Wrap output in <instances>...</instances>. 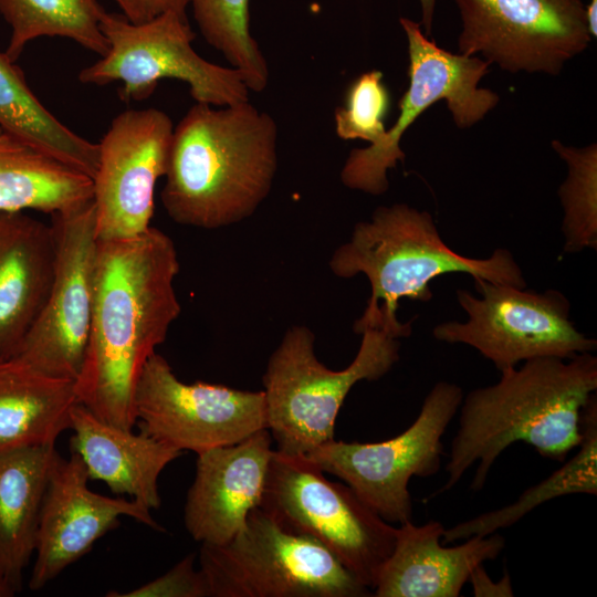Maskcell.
I'll return each mask as SVG.
<instances>
[{
  "mask_svg": "<svg viewBox=\"0 0 597 597\" xmlns=\"http://www.w3.org/2000/svg\"><path fill=\"white\" fill-rule=\"evenodd\" d=\"M178 273L175 243L157 228L97 240L90 333L74 386L78 404L108 423H137V381L181 311Z\"/></svg>",
  "mask_w": 597,
  "mask_h": 597,
  "instance_id": "1",
  "label": "cell"
},
{
  "mask_svg": "<svg viewBox=\"0 0 597 597\" xmlns=\"http://www.w3.org/2000/svg\"><path fill=\"white\" fill-rule=\"evenodd\" d=\"M500 373L495 384L463 396L447 480L428 500L450 491L474 464L470 488L480 491L500 454L515 442L558 461L579 444L580 415L597 390L593 353L533 358Z\"/></svg>",
  "mask_w": 597,
  "mask_h": 597,
  "instance_id": "2",
  "label": "cell"
},
{
  "mask_svg": "<svg viewBox=\"0 0 597 597\" xmlns=\"http://www.w3.org/2000/svg\"><path fill=\"white\" fill-rule=\"evenodd\" d=\"M277 126L249 101L195 103L174 127L160 193L175 222L213 230L251 217L271 192Z\"/></svg>",
  "mask_w": 597,
  "mask_h": 597,
  "instance_id": "3",
  "label": "cell"
},
{
  "mask_svg": "<svg viewBox=\"0 0 597 597\" xmlns=\"http://www.w3.org/2000/svg\"><path fill=\"white\" fill-rule=\"evenodd\" d=\"M338 277H367L370 296L354 332L379 328L395 338L411 334L410 323L399 322L401 298L428 302L429 283L448 273H465L473 280L526 287L522 269L513 254L498 248L483 259L463 256L449 248L428 211L407 203L378 207L369 220L355 224L348 241L329 259Z\"/></svg>",
  "mask_w": 597,
  "mask_h": 597,
  "instance_id": "4",
  "label": "cell"
},
{
  "mask_svg": "<svg viewBox=\"0 0 597 597\" xmlns=\"http://www.w3.org/2000/svg\"><path fill=\"white\" fill-rule=\"evenodd\" d=\"M360 335L352 363L332 370L317 359L315 335L307 326L285 332L262 377L268 430L277 451L306 455L333 440L338 411L352 388L380 379L398 363V338L379 328Z\"/></svg>",
  "mask_w": 597,
  "mask_h": 597,
  "instance_id": "5",
  "label": "cell"
},
{
  "mask_svg": "<svg viewBox=\"0 0 597 597\" xmlns=\"http://www.w3.org/2000/svg\"><path fill=\"white\" fill-rule=\"evenodd\" d=\"M208 597L373 596L313 538L290 531L260 506L223 544H201Z\"/></svg>",
  "mask_w": 597,
  "mask_h": 597,
  "instance_id": "6",
  "label": "cell"
},
{
  "mask_svg": "<svg viewBox=\"0 0 597 597\" xmlns=\"http://www.w3.org/2000/svg\"><path fill=\"white\" fill-rule=\"evenodd\" d=\"M260 507L290 531L324 546L373 593L394 548L396 527L347 484L328 480L303 454L275 449Z\"/></svg>",
  "mask_w": 597,
  "mask_h": 597,
  "instance_id": "7",
  "label": "cell"
},
{
  "mask_svg": "<svg viewBox=\"0 0 597 597\" xmlns=\"http://www.w3.org/2000/svg\"><path fill=\"white\" fill-rule=\"evenodd\" d=\"M101 31L108 52L81 70L83 84L121 82V98L139 102L154 93L160 80L176 78L188 84L196 103L227 106L249 101L250 91L238 70L213 64L195 51L187 15L169 11L136 24L105 11Z\"/></svg>",
  "mask_w": 597,
  "mask_h": 597,
  "instance_id": "8",
  "label": "cell"
},
{
  "mask_svg": "<svg viewBox=\"0 0 597 597\" xmlns=\"http://www.w3.org/2000/svg\"><path fill=\"white\" fill-rule=\"evenodd\" d=\"M399 23L408 42L409 85L399 101L398 117L379 142L353 149L341 170L345 187L373 196L389 189L388 170L406 159L401 137L431 105L444 100L457 127L465 129L500 101L494 91L479 86L489 73L488 61L441 49L409 18L401 17Z\"/></svg>",
  "mask_w": 597,
  "mask_h": 597,
  "instance_id": "9",
  "label": "cell"
},
{
  "mask_svg": "<svg viewBox=\"0 0 597 597\" xmlns=\"http://www.w3.org/2000/svg\"><path fill=\"white\" fill-rule=\"evenodd\" d=\"M474 287L480 296L457 290L468 318L436 325L437 341L468 345L499 371L533 358L567 359L597 348V341L570 321V303L558 290L536 292L481 279Z\"/></svg>",
  "mask_w": 597,
  "mask_h": 597,
  "instance_id": "10",
  "label": "cell"
},
{
  "mask_svg": "<svg viewBox=\"0 0 597 597\" xmlns=\"http://www.w3.org/2000/svg\"><path fill=\"white\" fill-rule=\"evenodd\" d=\"M463 399L462 388L438 381L423 399L415 421L398 436L380 442L322 443L305 457L344 481L388 523L411 521L409 481L428 478L441 467L442 438Z\"/></svg>",
  "mask_w": 597,
  "mask_h": 597,
  "instance_id": "11",
  "label": "cell"
},
{
  "mask_svg": "<svg viewBox=\"0 0 597 597\" xmlns=\"http://www.w3.org/2000/svg\"><path fill=\"white\" fill-rule=\"evenodd\" d=\"M458 53L510 73L558 75L593 40L584 0H453Z\"/></svg>",
  "mask_w": 597,
  "mask_h": 597,
  "instance_id": "12",
  "label": "cell"
},
{
  "mask_svg": "<svg viewBox=\"0 0 597 597\" xmlns=\"http://www.w3.org/2000/svg\"><path fill=\"white\" fill-rule=\"evenodd\" d=\"M134 406L140 430L182 452L198 454L268 429L263 390L186 384L157 353L142 370Z\"/></svg>",
  "mask_w": 597,
  "mask_h": 597,
  "instance_id": "13",
  "label": "cell"
},
{
  "mask_svg": "<svg viewBox=\"0 0 597 597\" xmlns=\"http://www.w3.org/2000/svg\"><path fill=\"white\" fill-rule=\"evenodd\" d=\"M54 275L48 300L15 356L60 378H77L87 344L97 249L93 200L51 216Z\"/></svg>",
  "mask_w": 597,
  "mask_h": 597,
  "instance_id": "14",
  "label": "cell"
},
{
  "mask_svg": "<svg viewBox=\"0 0 597 597\" xmlns=\"http://www.w3.org/2000/svg\"><path fill=\"white\" fill-rule=\"evenodd\" d=\"M172 133L170 117L157 108L127 109L113 118L98 144L93 178L97 240L130 238L150 228Z\"/></svg>",
  "mask_w": 597,
  "mask_h": 597,
  "instance_id": "15",
  "label": "cell"
},
{
  "mask_svg": "<svg viewBox=\"0 0 597 597\" xmlns=\"http://www.w3.org/2000/svg\"><path fill=\"white\" fill-rule=\"evenodd\" d=\"M81 457L55 459L44 491L35 537L29 588L39 590L91 551L94 543L128 516L155 531L163 527L150 510L124 496H106L90 490Z\"/></svg>",
  "mask_w": 597,
  "mask_h": 597,
  "instance_id": "16",
  "label": "cell"
},
{
  "mask_svg": "<svg viewBox=\"0 0 597 597\" xmlns=\"http://www.w3.org/2000/svg\"><path fill=\"white\" fill-rule=\"evenodd\" d=\"M272 440L262 429L238 443L197 454L184 510L185 526L195 541L223 544L242 531L262 500Z\"/></svg>",
  "mask_w": 597,
  "mask_h": 597,
  "instance_id": "17",
  "label": "cell"
},
{
  "mask_svg": "<svg viewBox=\"0 0 597 597\" xmlns=\"http://www.w3.org/2000/svg\"><path fill=\"white\" fill-rule=\"evenodd\" d=\"M444 526L439 521L396 527V541L383 564L373 596L458 597L479 565L495 559L504 549L500 534L471 536L455 546L441 544Z\"/></svg>",
  "mask_w": 597,
  "mask_h": 597,
  "instance_id": "18",
  "label": "cell"
},
{
  "mask_svg": "<svg viewBox=\"0 0 597 597\" xmlns=\"http://www.w3.org/2000/svg\"><path fill=\"white\" fill-rule=\"evenodd\" d=\"M55 237L23 211H0V359L18 354L51 289Z\"/></svg>",
  "mask_w": 597,
  "mask_h": 597,
  "instance_id": "19",
  "label": "cell"
},
{
  "mask_svg": "<svg viewBox=\"0 0 597 597\" xmlns=\"http://www.w3.org/2000/svg\"><path fill=\"white\" fill-rule=\"evenodd\" d=\"M70 429L71 451L81 457L90 480L103 481L112 493L150 511L160 506L159 475L182 451L143 430L108 423L81 404L72 408Z\"/></svg>",
  "mask_w": 597,
  "mask_h": 597,
  "instance_id": "20",
  "label": "cell"
},
{
  "mask_svg": "<svg viewBox=\"0 0 597 597\" xmlns=\"http://www.w3.org/2000/svg\"><path fill=\"white\" fill-rule=\"evenodd\" d=\"M76 404L74 380L18 356L0 359V451L55 444Z\"/></svg>",
  "mask_w": 597,
  "mask_h": 597,
  "instance_id": "21",
  "label": "cell"
},
{
  "mask_svg": "<svg viewBox=\"0 0 597 597\" xmlns=\"http://www.w3.org/2000/svg\"><path fill=\"white\" fill-rule=\"evenodd\" d=\"M55 444L0 451V575L21 590L35 549L40 509Z\"/></svg>",
  "mask_w": 597,
  "mask_h": 597,
  "instance_id": "22",
  "label": "cell"
},
{
  "mask_svg": "<svg viewBox=\"0 0 597 597\" xmlns=\"http://www.w3.org/2000/svg\"><path fill=\"white\" fill-rule=\"evenodd\" d=\"M93 200V179L46 153L0 132V211L51 216Z\"/></svg>",
  "mask_w": 597,
  "mask_h": 597,
  "instance_id": "23",
  "label": "cell"
},
{
  "mask_svg": "<svg viewBox=\"0 0 597 597\" xmlns=\"http://www.w3.org/2000/svg\"><path fill=\"white\" fill-rule=\"evenodd\" d=\"M0 129L94 178L98 144L62 124L33 94L23 72L0 52Z\"/></svg>",
  "mask_w": 597,
  "mask_h": 597,
  "instance_id": "24",
  "label": "cell"
},
{
  "mask_svg": "<svg viewBox=\"0 0 597 597\" xmlns=\"http://www.w3.org/2000/svg\"><path fill=\"white\" fill-rule=\"evenodd\" d=\"M580 441L577 452L563 467L519 499L501 509L480 514L444 528L442 543L486 536L509 527L544 502L568 494H597V399L594 394L580 415Z\"/></svg>",
  "mask_w": 597,
  "mask_h": 597,
  "instance_id": "25",
  "label": "cell"
},
{
  "mask_svg": "<svg viewBox=\"0 0 597 597\" xmlns=\"http://www.w3.org/2000/svg\"><path fill=\"white\" fill-rule=\"evenodd\" d=\"M104 12L97 0H0V13L11 28L4 53L15 62L30 41L62 36L102 57L108 52L101 31Z\"/></svg>",
  "mask_w": 597,
  "mask_h": 597,
  "instance_id": "26",
  "label": "cell"
},
{
  "mask_svg": "<svg viewBox=\"0 0 597 597\" xmlns=\"http://www.w3.org/2000/svg\"><path fill=\"white\" fill-rule=\"evenodd\" d=\"M189 4L206 42L242 74L249 91L261 93L269 67L250 32V0H189Z\"/></svg>",
  "mask_w": 597,
  "mask_h": 597,
  "instance_id": "27",
  "label": "cell"
},
{
  "mask_svg": "<svg viewBox=\"0 0 597 597\" xmlns=\"http://www.w3.org/2000/svg\"><path fill=\"white\" fill-rule=\"evenodd\" d=\"M552 148L567 166L558 188L563 207L564 252L597 249V145L575 147L552 140Z\"/></svg>",
  "mask_w": 597,
  "mask_h": 597,
  "instance_id": "28",
  "label": "cell"
},
{
  "mask_svg": "<svg viewBox=\"0 0 597 597\" xmlns=\"http://www.w3.org/2000/svg\"><path fill=\"white\" fill-rule=\"evenodd\" d=\"M390 95L383 73L374 70L360 74L348 87L344 105L334 113L335 132L341 139H362L370 145L386 133L385 118Z\"/></svg>",
  "mask_w": 597,
  "mask_h": 597,
  "instance_id": "29",
  "label": "cell"
},
{
  "mask_svg": "<svg viewBox=\"0 0 597 597\" xmlns=\"http://www.w3.org/2000/svg\"><path fill=\"white\" fill-rule=\"evenodd\" d=\"M190 554L164 575L128 591H108V597H208L206 580Z\"/></svg>",
  "mask_w": 597,
  "mask_h": 597,
  "instance_id": "30",
  "label": "cell"
},
{
  "mask_svg": "<svg viewBox=\"0 0 597 597\" xmlns=\"http://www.w3.org/2000/svg\"><path fill=\"white\" fill-rule=\"evenodd\" d=\"M123 15L133 23L148 22L166 12L186 14L189 0H115Z\"/></svg>",
  "mask_w": 597,
  "mask_h": 597,
  "instance_id": "31",
  "label": "cell"
},
{
  "mask_svg": "<svg viewBox=\"0 0 597 597\" xmlns=\"http://www.w3.org/2000/svg\"><path fill=\"white\" fill-rule=\"evenodd\" d=\"M468 582L471 583L475 597H512L514 595L507 570L499 582L494 583L482 564L472 570Z\"/></svg>",
  "mask_w": 597,
  "mask_h": 597,
  "instance_id": "32",
  "label": "cell"
},
{
  "mask_svg": "<svg viewBox=\"0 0 597 597\" xmlns=\"http://www.w3.org/2000/svg\"><path fill=\"white\" fill-rule=\"evenodd\" d=\"M421 7V25L423 33L431 34L437 0H419Z\"/></svg>",
  "mask_w": 597,
  "mask_h": 597,
  "instance_id": "33",
  "label": "cell"
},
{
  "mask_svg": "<svg viewBox=\"0 0 597 597\" xmlns=\"http://www.w3.org/2000/svg\"><path fill=\"white\" fill-rule=\"evenodd\" d=\"M589 33L593 39L597 35V0H589L586 4Z\"/></svg>",
  "mask_w": 597,
  "mask_h": 597,
  "instance_id": "34",
  "label": "cell"
},
{
  "mask_svg": "<svg viewBox=\"0 0 597 597\" xmlns=\"http://www.w3.org/2000/svg\"><path fill=\"white\" fill-rule=\"evenodd\" d=\"M17 589L0 575V597H11L17 594Z\"/></svg>",
  "mask_w": 597,
  "mask_h": 597,
  "instance_id": "35",
  "label": "cell"
},
{
  "mask_svg": "<svg viewBox=\"0 0 597 597\" xmlns=\"http://www.w3.org/2000/svg\"><path fill=\"white\" fill-rule=\"evenodd\" d=\"M0 132H1V129H0Z\"/></svg>",
  "mask_w": 597,
  "mask_h": 597,
  "instance_id": "36",
  "label": "cell"
}]
</instances>
